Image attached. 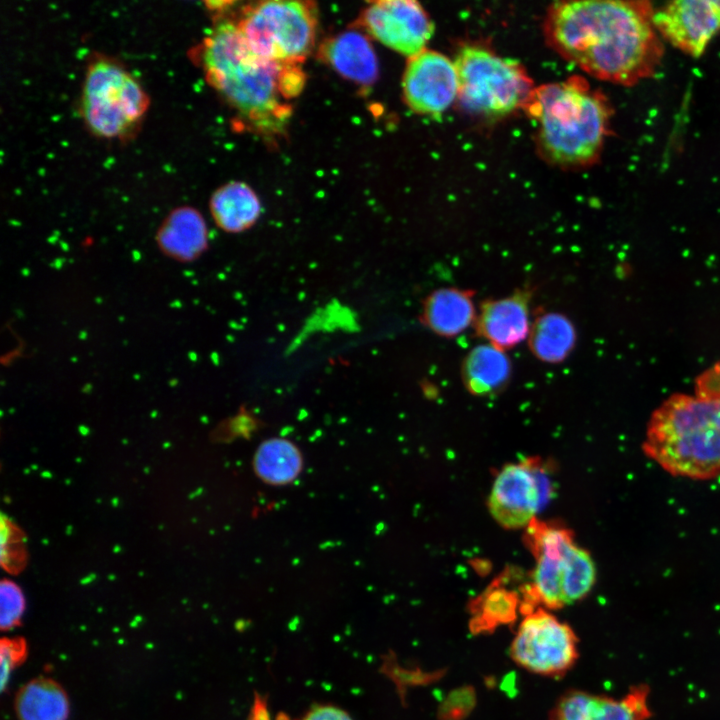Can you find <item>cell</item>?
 <instances>
[{"label":"cell","instance_id":"21","mask_svg":"<svg viewBox=\"0 0 720 720\" xmlns=\"http://www.w3.org/2000/svg\"><path fill=\"white\" fill-rule=\"evenodd\" d=\"M576 344V330L571 320L559 312H544L531 324L528 346L531 353L546 363H560Z\"/></svg>","mask_w":720,"mask_h":720},{"label":"cell","instance_id":"17","mask_svg":"<svg viewBox=\"0 0 720 720\" xmlns=\"http://www.w3.org/2000/svg\"><path fill=\"white\" fill-rule=\"evenodd\" d=\"M474 293L456 287L439 288L424 300L421 321L433 333L454 337L476 321Z\"/></svg>","mask_w":720,"mask_h":720},{"label":"cell","instance_id":"9","mask_svg":"<svg viewBox=\"0 0 720 720\" xmlns=\"http://www.w3.org/2000/svg\"><path fill=\"white\" fill-rule=\"evenodd\" d=\"M359 22L371 37L409 58L425 50L433 34L429 15L413 0L371 2Z\"/></svg>","mask_w":720,"mask_h":720},{"label":"cell","instance_id":"19","mask_svg":"<svg viewBox=\"0 0 720 720\" xmlns=\"http://www.w3.org/2000/svg\"><path fill=\"white\" fill-rule=\"evenodd\" d=\"M210 212L219 228L239 233L251 228L261 214V203L246 183L231 181L215 190L209 201Z\"/></svg>","mask_w":720,"mask_h":720},{"label":"cell","instance_id":"5","mask_svg":"<svg viewBox=\"0 0 720 720\" xmlns=\"http://www.w3.org/2000/svg\"><path fill=\"white\" fill-rule=\"evenodd\" d=\"M149 107L139 81L119 62L94 56L87 65L80 114L88 130L105 139L134 135Z\"/></svg>","mask_w":720,"mask_h":720},{"label":"cell","instance_id":"10","mask_svg":"<svg viewBox=\"0 0 720 720\" xmlns=\"http://www.w3.org/2000/svg\"><path fill=\"white\" fill-rule=\"evenodd\" d=\"M547 483L536 463H511L497 474L492 485L488 508L494 520L504 528L528 527L546 498Z\"/></svg>","mask_w":720,"mask_h":720},{"label":"cell","instance_id":"28","mask_svg":"<svg viewBox=\"0 0 720 720\" xmlns=\"http://www.w3.org/2000/svg\"><path fill=\"white\" fill-rule=\"evenodd\" d=\"M301 720H353L344 710L332 706L321 705L308 711Z\"/></svg>","mask_w":720,"mask_h":720},{"label":"cell","instance_id":"11","mask_svg":"<svg viewBox=\"0 0 720 720\" xmlns=\"http://www.w3.org/2000/svg\"><path fill=\"white\" fill-rule=\"evenodd\" d=\"M529 547L536 559L533 582L524 592L521 610L526 615L533 605L541 603L545 608L557 609L564 605L561 573L563 561L575 544L568 529L550 526L535 519L527 527Z\"/></svg>","mask_w":720,"mask_h":720},{"label":"cell","instance_id":"22","mask_svg":"<svg viewBox=\"0 0 720 720\" xmlns=\"http://www.w3.org/2000/svg\"><path fill=\"white\" fill-rule=\"evenodd\" d=\"M18 720H67L69 700L56 681L38 677L23 685L14 702Z\"/></svg>","mask_w":720,"mask_h":720},{"label":"cell","instance_id":"14","mask_svg":"<svg viewBox=\"0 0 720 720\" xmlns=\"http://www.w3.org/2000/svg\"><path fill=\"white\" fill-rule=\"evenodd\" d=\"M650 716L649 688L638 685L620 699L570 691L559 699L549 720H647Z\"/></svg>","mask_w":720,"mask_h":720},{"label":"cell","instance_id":"3","mask_svg":"<svg viewBox=\"0 0 720 720\" xmlns=\"http://www.w3.org/2000/svg\"><path fill=\"white\" fill-rule=\"evenodd\" d=\"M642 450L673 476L720 475V363L697 378L694 393H675L654 410Z\"/></svg>","mask_w":720,"mask_h":720},{"label":"cell","instance_id":"26","mask_svg":"<svg viewBox=\"0 0 720 720\" xmlns=\"http://www.w3.org/2000/svg\"><path fill=\"white\" fill-rule=\"evenodd\" d=\"M0 627L3 631L19 625L25 610V598L17 584L3 580L0 585Z\"/></svg>","mask_w":720,"mask_h":720},{"label":"cell","instance_id":"18","mask_svg":"<svg viewBox=\"0 0 720 720\" xmlns=\"http://www.w3.org/2000/svg\"><path fill=\"white\" fill-rule=\"evenodd\" d=\"M157 242L170 257L182 261L194 260L207 248L208 230L205 220L195 208L178 207L162 222L157 233Z\"/></svg>","mask_w":720,"mask_h":720},{"label":"cell","instance_id":"4","mask_svg":"<svg viewBox=\"0 0 720 720\" xmlns=\"http://www.w3.org/2000/svg\"><path fill=\"white\" fill-rule=\"evenodd\" d=\"M537 125V140L547 159L565 166L592 162L603 144L608 108L577 78L533 89L524 105Z\"/></svg>","mask_w":720,"mask_h":720},{"label":"cell","instance_id":"25","mask_svg":"<svg viewBox=\"0 0 720 720\" xmlns=\"http://www.w3.org/2000/svg\"><path fill=\"white\" fill-rule=\"evenodd\" d=\"M518 596L504 589L488 591L478 603L471 621L473 633L493 631L498 625L511 623L516 618Z\"/></svg>","mask_w":720,"mask_h":720},{"label":"cell","instance_id":"2","mask_svg":"<svg viewBox=\"0 0 720 720\" xmlns=\"http://www.w3.org/2000/svg\"><path fill=\"white\" fill-rule=\"evenodd\" d=\"M197 50L208 84L242 117L264 132L282 129L290 114L284 100L297 96L305 84L300 65L260 57L229 21L214 26Z\"/></svg>","mask_w":720,"mask_h":720},{"label":"cell","instance_id":"7","mask_svg":"<svg viewBox=\"0 0 720 720\" xmlns=\"http://www.w3.org/2000/svg\"><path fill=\"white\" fill-rule=\"evenodd\" d=\"M237 26L260 57L300 65L315 45L317 9L309 1L258 2L244 8Z\"/></svg>","mask_w":720,"mask_h":720},{"label":"cell","instance_id":"23","mask_svg":"<svg viewBox=\"0 0 720 720\" xmlns=\"http://www.w3.org/2000/svg\"><path fill=\"white\" fill-rule=\"evenodd\" d=\"M253 464L257 476L266 483L285 485L299 475L303 460L299 449L291 441L273 438L259 445Z\"/></svg>","mask_w":720,"mask_h":720},{"label":"cell","instance_id":"6","mask_svg":"<svg viewBox=\"0 0 720 720\" xmlns=\"http://www.w3.org/2000/svg\"><path fill=\"white\" fill-rule=\"evenodd\" d=\"M458 99L468 111L488 118L505 116L525 105L532 82L522 66L491 50L464 45L457 51Z\"/></svg>","mask_w":720,"mask_h":720},{"label":"cell","instance_id":"1","mask_svg":"<svg viewBox=\"0 0 720 720\" xmlns=\"http://www.w3.org/2000/svg\"><path fill=\"white\" fill-rule=\"evenodd\" d=\"M545 30L561 56L606 81L633 84L653 72L660 57L647 2H558L549 10Z\"/></svg>","mask_w":720,"mask_h":720},{"label":"cell","instance_id":"16","mask_svg":"<svg viewBox=\"0 0 720 720\" xmlns=\"http://www.w3.org/2000/svg\"><path fill=\"white\" fill-rule=\"evenodd\" d=\"M318 55L344 79L357 85L368 87L378 78L375 50L368 37L359 31H344L326 39Z\"/></svg>","mask_w":720,"mask_h":720},{"label":"cell","instance_id":"12","mask_svg":"<svg viewBox=\"0 0 720 720\" xmlns=\"http://www.w3.org/2000/svg\"><path fill=\"white\" fill-rule=\"evenodd\" d=\"M404 99L415 112L443 113L458 98L459 81L454 61L433 50L408 59L402 80Z\"/></svg>","mask_w":720,"mask_h":720},{"label":"cell","instance_id":"13","mask_svg":"<svg viewBox=\"0 0 720 720\" xmlns=\"http://www.w3.org/2000/svg\"><path fill=\"white\" fill-rule=\"evenodd\" d=\"M653 24L672 45L699 57L720 31V1H673L653 13Z\"/></svg>","mask_w":720,"mask_h":720},{"label":"cell","instance_id":"24","mask_svg":"<svg viewBox=\"0 0 720 720\" xmlns=\"http://www.w3.org/2000/svg\"><path fill=\"white\" fill-rule=\"evenodd\" d=\"M596 580V567L588 551L574 544L566 554L561 573L564 605L583 599Z\"/></svg>","mask_w":720,"mask_h":720},{"label":"cell","instance_id":"15","mask_svg":"<svg viewBox=\"0 0 720 720\" xmlns=\"http://www.w3.org/2000/svg\"><path fill=\"white\" fill-rule=\"evenodd\" d=\"M531 295L530 289H523L503 298L485 300L475 321L478 335L502 350L522 342L531 328Z\"/></svg>","mask_w":720,"mask_h":720},{"label":"cell","instance_id":"27","mask_svg":"<svg viewBox=\"0 0 720 720\" xmlns=\"http://www.w3.org/2000/svg\"><path fill=\"white\" fill-rule=\"evenodd\" d=\"M27 656V646L23 638H3L0 645L1 688L5 689L13 669L22 664Z\"/></svg>","mask_w":720,"mask_h":720},{"label":"cell","instance_id":"8","mask_svg":"<svg viewBox=\"0 0 720 720\" xmlns=\"http://www.w3.org/2000/svg\"><path fill=\"white\" fill-rule=\"evenodd\" d=\"M578 639L572 628L544 609L526 614L512 640L510 655L529 672L561 676L578 658Z\"/></svg>","mask_w":720,"mask_h":720},{"label":"cell","instance_id":"20","mask_svg":"<svg viewBox=\"0 0 720 720\" xmlns=\"http://www.w3.org/2000/svg\"><path fill=\"white\" fill-rule=\"evenodd\" d=\"M512 367L502 349L491 344L474 347L464 358L461 377L466 389L478 396L502 390L511 377Z\"/></svg>","mask_w":720,"mask_h":720}]
</instances>
